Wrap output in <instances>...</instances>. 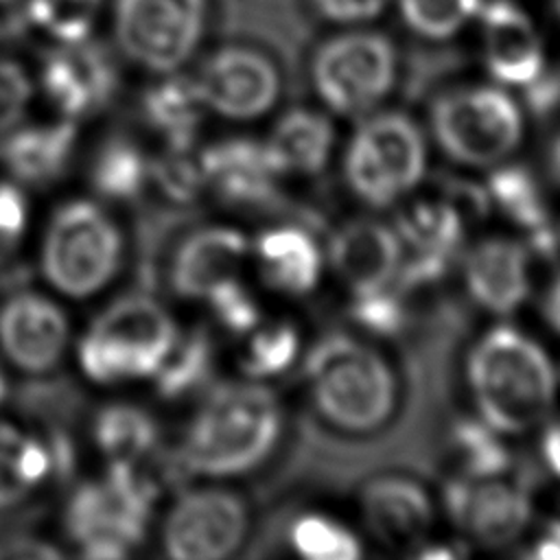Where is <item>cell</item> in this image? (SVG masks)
Instances as JSON below:
<instances>
[{
  "mask_svg": "<svg viewBox=\"0 0 560 560\" xmlns=\"http://www.w3.org/2000/svg\"><path fill=\"white\" fill-rule=\"evenodd\" d=\"M483 59L501 85L527 88L545 72V48L532 18L512 0L479 9Z\"/></svg>",
  "mask_w": 560,
  "mask_h": 560,
  "instance_id": "2e32d148",
  "label": "cell"
},
{
  "mask_svg": "<svg viewBox=\"0 0 560 560\" xmlns=\"http://www.w3.org/2000/svg\"><path fill=\"white\" fill-rule=\"evenodd\" d=\"M18 24L50 46H68L96 37L105 24L107 0H18Z\"/></svg>",
  "mask_w": 560,
  "mask_h": 560,
  "instance_id": "4316f807",
  "label": "cell"
},
{
  "mask_svg": "<svg viewBox=\"0 0 560 560\" xmlns=\"http://www.w3.org/2000/svg\"><path fill=\"white\" fill-rule=\"evenodd\" d=\"M52 470L48 446L22 429L0 422V510L26 501Z\"/></svg>",
  "mask_w": 560,
  "mask_h": 560,
  "instance_id": "83f0119b",
  "label": "cell"
},
{
  "mask_svg": "<svg viewBox=\"0 0 560 560\" xmlns=\"http://www.w3.org/2000/svg\"><path fill=\"white\" fill-rule=\"evenodd\" d=\"M280 407L256 383L214 389L195 413L182 448V464L195 475L228 477L254 468L276 444Z\"/></svg>",
  "mask_w": 560,
  "mask_h": 560,
  "instance_id": "7a4b0ae2",
  "label": "cell"
},
{
  "mask_svg": "<svg viewBox=\"0 0 560 560\" xmlns=\"http://www.w3.org/2000/svg\"><path fill=\"white\" fill-rule=\"evenodd\" d=\"M70 341L61 306L35 291H18L0 306V350L11 365L28 374L57 368Z\"/></svg>",
  "mask_w": 560,
  "mask_h": 560,
  "instance_id": "5bb4252c",
  "label": "cell"
},
{
  "mask_svg": "<svg viewBox=\"0 0 560 560\" xmlns=\"http://www.w3.org/2000/svg\"><path fill=\"white\" fill-rule=\"evenodd\" d=\"M442 197L455 208V212L459 214V219L464 221L466 228L481 221L490 212V206H492L486 188H481L472 182H464V179L446 182Z\"/></svg>",
  "mask_w": 560,
  "mask_h": 560,
  "instance_id": "b9f144b4",
  "label": "cell"
},
{
  "mask_svg": "<svg viewBox=\"0 0 560 560\" xmlns=\"http://www.w3.org/2000/svg\"><path fill=\"white\" fill-rule=\"evenodd\" d=\"M389 0H313L319 18L335 24H363L376 20Z\"/></svg>",
  "mask_w": 560,
  "mask_h": 560,
  "instance_id": "7bdbcfd3",
  "label": "cell"
},
{
  "mask_svg": "<svg viewBox=\"0 0 560 560\" xmlns=\"http://www.w3.org/2000/svg\"><path fill=\"white\" fill-rule=\"evenodd\" d=\"M350 317L368 332L392 337L405 326V306L400 291L392 284L381 291L352 295Z\"/></svg>",
  "mask_w": 560,
  "mask_h": 560,
  "instance_id": "74e56055",
  "label": "cell"
},
{
  "mask_svg": "<svg viewBox=\"0 0 560 560\" xmlns=\"http://www.w3.org/2000/svg\"><path fill=\"white\" fill-rule=\"evenodd\" d=\"M451 453L462 477L468 479L499 477L510 466V453L499 431L483 420H457L451 431Z\"/></svg>",
  "mask_w": 560,
  "mask_h": 560,
  "instance_id": "d6a6232c",
  "label": "cell"
},
{
  "mask_svg": "<svg viewBox=\"0 0 560 560\" xmlns=\"http://www.w3.org/2000/svg\"><path fill=\"white\" fill-rule=\"evenodd\" d=\"M332 125L311 109L287 112L265 142L267 158L276 175H315L332 149Z\"/></svg>",
  "mask_w": 560,
  "mask_h": 560,
  "instance_id": "cb8c5ba5",
  "label": "cell"
},
{
  "mask_svg": "<svg viewBox=\"0 0 560 560\" xmlns=\"http://www.w3.org/2000/svg\"><path fill=\"white\" fill-rule=\"evenodd\" d=\"M208 22V0H107L103 26L122 63L160 77L190 63Z\"/></svg>",
  "mask_w": 560,
  "mask_h": 560,
  "instance_id": "5b68a950",
  "label": "cell"
},
{
  "mask_svg": "<svg viewBox=\"0 0 560 560\" xmlns=\"http://www.w3.org/2000/svg\"><path fill=\"white\" fill-rule=\"evenodd\" d=\"M468 381L481 420L499 433L529 431L553 407L556 372L547 352L512 326H497L475 343Z\"/></svg>",
  "mask_w": 560,
  "mask_h": 560,
  "instance_id": "6da1fadb",
  "label": "cell"
},
{
  "mask_svg": "<svg viewBox=\"0 0 560 560\" xmlns=\"http://www.w3.org/2000/svg\"><path fill=\"white\" fill-rule=\"evenodd\" d=\"M149 166L140 144L127 136L107 138L90 162V184L109 201L136 199L149 182Z\"/></svg>",
  "mask_w": 560,
  "mask_h": 560,
  "instance_id": "f546056e",
  "label": "cell"
},
{
  "mask_svg": "<svg viewBox=\"0 0 560 560\" xmlns=\"http://www.w3.org/2000/svg\"><path fill=\"white\" fill-rule=\"evenodd\" d=\"M120 260V230L96 201L70 199L48 219L39 269L57 293L74 300L96 295L114 280Z\"/></svg>",
  "mask_w": 560,
  "mask_h": 560,
  "instance_id": "8992f818",
  "label": "cell"
},
{
  "mask_svg": "<svg viewBox=\"0 0 560 560\" xmlns=\"http://www.w3.org/2000/svg\"><path fill=\"white\" fill-rule=\"evenodd\" d=\"M18 4V0H0V13H7V11H13Z\"/></svg>",
  "mask_w": 560,
  "mask_h": 560,
  "instance_id": "681fc988",
  "label": "cell"
},
{
  "mask_svg": "<svg viewBox=\"0 0 560 560\" xmlns=\"http://www.w3.org/2000/svg\"><path fill=\"white\" fill-rule=\"evenodd\" d=\"M260 273L265 282L289 295L313 291L322 273V254L302 228H273L256 241Z\"/></svg>",
  "mask_w": 560,
  "mask_h": 560,
  "instance_id": "d4e9b609",
  "label": "cell"
},
{
  "mask_svg": "<svg viewBox=\"0 0 560 560\" xmlns=\"http://www.w3.org/2000/svg\"><path fill=\"white\" fill-rule=\"evenodd\" d=\"M289 542L295 553L308 560H357L361 556L357 536L322 514L300 516L291 525Z\"/></svg>",
  "mask_w": 560,
  "mask_h": 560,
  "instance_id": "836d02e7",
  "label": "cell"
},
{
  "mask_svg": "<svg viewBox=\"0 0 560 560\" xmlns=\"http://www.w3.org/2000/svg\"><path fill=\"white\" fill-rule=\"evenodd\" d=\"M481 4V0H398L402 22L427 39L455 37Z\"/></svg>",
  "mask_w": 560,
  "mask_h": 560,
  "instance_id": "d590c367",
  "label": "cell"
},
{
  "mask_svg": "<svg viewBox=\"0 0 560 560\" xmlns=\"http://www.w3.org/2000/svg\"><path fill=\"white\" fill-rule=\"evenodd\" d=\"M77 133V120L63 116L55 122L15 125L2 133L0 162L20 184H52L70 164Z\"/></svg>",
  "mask_w": 560,
  "mask_h": 560,
  "instance_id": "7402d4cb",
  "label": "cell"
},
{
  "mask_svg": "<svg viewBox=\"0 0 560 560\" xmlns=\"http://www.w3.org/2000/svg\"><path fill=\"white\" fill-rule=\"evenodd\" d=\"M247 238L225 225L192 232L171 262V287L184 300H206L217 287L238 278Z\"/></svg>",
  "mask_w": 560,
  "mask_h": 560,
  "instance_id": "d6986e66",
  "label": "cell"
},
{
  "mask_svg": "<svg viewBox=\"0 0 560 560\" xmlns=\"http://www.w3.org/2000/svg\"><path fill=\"white\" fill-rule=\"evenodd\" d=\"M300 337L289 322H273L252 330L241 368L252 378H269L289 370L298 357Z\"/></svg>",
  "mask_w": 560,
  "mask_h": 560,
  "instance_id": "e575fe53",
  "label": "cell"
},
{
  "mask_svg": "<svg viewBox=\"0 0 560 560\" xmlns=\"http://www.w3.org/2000/svg\"><path fill=\"white\" fill-rule=\"evenodd\" d=\"M212 370V341L206 330L197 328L188 335H177L171 352L151 376L155 389L166 400L184 398L201 387Z\"/></svg>",
  "mask_w": 560,
  "mask_h": 560,
  "instance_id": "1f68e13d",
  "label": "cell"
},
{
  "mask_svg": "<svg viewBox=\"0 0 560 560\" xmlns=\"http://www.w3.org/2000/svg\"><path fill=\"white\" fill-rule=\"evenodd\" d=\"M396 46L374 31H348L326 39L313 57V85L337 114L370 112L394 88Z\"/></svg>",
  "mask_w": 560,
  "mask_h": 560,
  "instance_id": "30bf717a",
  "label": "cell"
},
{
  "mask_svg": "<svg viewBox=\"0 0 560 560\" xmlns=\"http://www.w3.org/2000/svg\"><path fill=\"white\" fill-rule=\"evenodd\" d=\"M549 162H551V171H553L556 179H560V138L551 147V160Z\"/></svg>",
  "mask_w": 560,
  "mask_h": 560,
  "instance_id": "7dc6e473",
  "label": "cell"
},
{
  "mask_svg": "<svg viewBox=\"0 0 560 560\" xmlns=\"http://www.w3.org/2000/svg\"><path fill=\"white\" fill-rule=\"evenodd\" d=\"M149 179H153L158 190L175 203H190L206 188L199 153H195L192 147L166 144V149L151 162Z\"/></svg>",
  "mask_w": 560,
  "mask_h": 560,
  "instance_id": "8d00e7d4",
  "label": "cell"
},
{
  "mask_svg": "<svg viewBox=\"0 0 560 560\" xmlns=\"http://www.w3.org/2000/svg\"><path fill=\"white\" fill-rule=\"evenodd\" d=\"M556 9H558V15H560V0H556Z\"/></svg>",
  "mask_w": 560,
  "mask_h": 560,
  "instance_id": "f907efd6",
  "label": "cell"
},
{
  "mask_svg": "<svg viewBox=\"0 0 560 560\" xmlns=\"http://www.w3.org/2000/svg\"><path fill=\"white\" fill-rule=\"evenodd\" d=\"M542 457L547 466L560 477V422L551 424L542 438Z\"/></svg>",
  "mask_w": 560,
  "mask_h": 560,
  "instance_id": "f6af8a7d",
  "label": "cell"
},
{
  "mask_svg": "<svg viewBox=\"0 0 560 560\" xmlns=\"http://www.w3.org/2000/svg\"><path fill=\"white\" fill-rule=\"evenodd\" d=\"M177 335L173 317L160 302L125 295L105 306L79 339V368L98 385L151 378Z\"/></svg>",
  "mask_w": 560,
  "mask_h": 560,
  "instance_id": "277c9868",
  "label": "cell"
},
{
  "mask_svg": "<svg viewBox=\"0 0 560 560\" xmlns=\"http://www.w3.org/2000/svg\"><path fill=\"white\" fill-rule=\"evenodd\" d=\"M361 510L372 536L394 551H418L433 523L427 492L405 477L370 481L361 494Z\"/></svg>",
  "mask_w": 560,
  "mask_h": 560,
  "instance_id": "ac0fdd59",
  "label": "cell"
},
{
  "mask_svg": "<svg viewBox=\"0 0 560 560\" xmlns=\"http://www.w3.org/2000/svg\"><path fill=\"white\" fill-rule=\"evenodd\" d=\"M144 122L171 147H195L203 114L208 112L192 74L171 72L153 77L140 96Z\"/></svg>",
  "mask_w": 560,
  "mask_h": 560,
  "instance_id": "603a6c76",
  "label": "cell"
},
{
  "mask_svg": "<svg viewBox=\"0 0 560 560\" xmlns=\"http://www.w3.org/2000/svg\"><path fill=\"white\" fill-rule=\"evenodd\" d=\"M92 433L107 464H140L158 442L153 418L129 402L103 407L94 418Z\"/></svg>",
  "mask_w": 560,
  "mask_h": 560,
  "instance_id": "f1b7e54d",
  "label": "cell"
},
{
  "mask_svg": "<svg viewBox=\"0 0 560 560\" xmlns=\"http://www.w3.org/2000/svg\"><path fill=\"white\" fill-rule=\"evenodd\" d=\"M140 464H107V472L79 486L66 505V532L88 558H125L149 529L153 481Z\"/></svg>",
  "mask_w": 560,
  "mask_h": 560,
  "instance_id": "52a82bcc",
  "label": "cell"
},
{
  "mask_svg": "<svg viewBox=\"0 0 560 560\" xmlns=\"http://www.w3.org/2000/svg\"><path fill=\"white\" fill-rule=\"evenodd\" d=\"M214 319L232 335H247L260 322V308L254 295L238 282V278L217 287L206 298Z\"/></svg>",
  "mask_w": 560,
  "mask_h": 560,
  "instance_id": "ab89813d",
  "label": "cell"
},
{
  "mask_svg": "<svg viewBox=\"0 0 560 560\" xmlns=\"http://www.w3.org/2000/svg\"><path fill=\"white\" fill-rule=\"evenodd\" d=\"M490 203L497 206L516 228L525 230L529 245L540 254H553L558 234L534 175L518 164L499 166L490 173L486 184Z\"/></svg>",
  "mask_w": 560,
  "mask_h": 560,
  "instance_id": "484cf974",
  "label": "cell"
},
{
  "mask_svg": "<svg viewBox=\"0 0 560 560\" xmlns=\"http://www.w3.org/2000/svg\"><path fill=\"white\" fill-rule=\"evenodd\" d=\"M118 61L112 46L96 37L50 46L39 63L35 83L59 116L79 122L114 98L120 74Z\"/></svg>",
  "mask_w": 560,
  "mask_h": 560,
  "instance_id": "8fae6325",
  "label": "cell"
},
{
  "mask_svg": "<svg viewBox=\"0 0 560 560\" xmlns=\"http://www.w3.org/2000/svg\"><path fill=\"white\" fill-rule=\"evenodd\" d=\"M427 147L416 122L398 112L370 116L346 151V179L368 206H392L424 173Z\"/></svg>",
  "mask_w": 560,
  "mask_h": 560,
  "instance_id": "9c48e42d",
  "label": "cell"
},
{
  "mask_svg": "<svg viewBox=\"0 0 560 560\" xmlns=\"http://www.w3.org/2000/svg\"><path fill=\"white\" fill-rule=\"evenodd\" d=\"M464 221L444 199H418L405 206L396 217V234L411 252L455 256L464 238Z\"/></svg>",
  "mask_w": 560,
  "mask_h": 560,
  "instance_id": "4dcf8cb0",
  "label": "cell"
},
{
  "mask_svg": "<svg viewBox=\"0 0 560 560\" xmlns=\"http://www.w3.org/2000/svg\"><path fill=\"white\" fill-rule=\"evenodd\" d=\"M529 556L538 560H560V521L545 527V532L532 545Z\"/></svg>",
  "mask_w": 560,
  "mask_h": 560,
  "instance_id": "ee69618b",
  "label": "cell"
},
{
  "mask_svg": "<svg viewBox=\"0 0 560 560\" xmlns=\"http://www.w3.org/2000/svg\"><path fill=\"white\" fill-rule=\"evenodd\" d=\"M7 394H9V383H7V376H4V372L0 368V405L7 398Z\"/></svg>",
  "mask_w": 560,
  "mask_h": 560,
  "instance_id": "c3c4849f",
  "label": "cell"
},
{
  "mask_svg": "<svg viewBox=\"0 0 560 560\" xmlns=\"http://www.w3.org/2000/svg\"><path fill=\"white\" fill-rule=\"evenodd\" d=\"M28 225V201L18 184L0 182V265L9 260L22 243Z\"/></svg>",
  "mask_w": 560,
  "mask_h": 560,
  "instance_id": "60d3db41",
  "label": "cell"
},
{
  "mask_svg": "<svg viewBox=\"0 0 560 560\" xmlns=\"http://www.w3.org/2000/svg\"><path fill=\"white\" fill-rule=\"evenodd\" d=\"M206 188L234 206H262L276 197V171L265 144L252 138H228L199 153Z\"/></svg>",
  "mask_w": 560,
  "mask_h": 560,
  "instance_id": "ffe728a7",
  "label": "cell"
},
{
  "mask_svg": "<svg viewBox=\"0 0 560 560\" xmlns=\"http://www.w3.org/2000/svg\"><path fill=\"white\" fill-rule=\"evenodd\" d=\"M545 311H547V319L551 322V326L560 332V280L549 289Z\"/></svg>",
  "mask_w": 560,
  "mask_h": 560,
  "instance_id": "bcb514c9",
  "label": "cell"
},
{
  "mask_svg": "<svg viewBox=\"0 0 560 560\" xmlns=\"http://www.w3.org/2000/svg\"><path fill=\"white\" fill-rule=\"evenodd\" d=\"M35 94V77L9 52H0V133L20 125Z\"/></svg>",
  "mask_w": 560,
  "mask_h": 560,
  "instance_id": "f35d334b",
  "label": "cell"
},
{
  "mask_svg": "<svg viewBox=\"0 0 560 560\" xmlns=\"http://www.w3.org/2000/svg\"><path fill=\"white\" fill-rule=\"evenodd\" d=\"M245 503L223 488H197L177 497L162 523V547L175 560H219L245 536Z\"/></svg>",
  "mask_w": 560,
  "mask_h": 560,
  "instance_id": "7c38bea8",
  "label": "cell"
},
{
  "mask_svg": "<svg viewBox=\"0 0 560 560\" xmlns=\"http://www.w3.org/2000/svg\"><path fill=\"white\" fill-rule=\"evenodd\" d=\"M444 505L453 523L483 547H503L516 540L532 514L527 492L499 477L448 481Z\"/></svg>",
  "mask_w": 560,
  "mask_h": 560,
  "instance_id": "9a60e30c",
  "label": "cell"
},
{
  "mask_svg": "<svg viewBox=\"0 0 560 560\" xmlns=\"http://www.w3.org/2000/svg\"><path fill=\"white\" fill-rule=\"evenodd\" d=\"M319 413L343 431H372L394 409L396 383L387 363L346 335L322 337L304 361Z\"/></svg>",
  "mask_w": 560,
  "mask_h": 560,
  "instance_id": "3957f363",
  "label": "cell"
},
{
  "mask_svg": "<svg viewBox=\"0 0 560 560\" xmlns=\"http://www.w3.org/2000/svg\"><path fill=\"white\" fill-rule=\"evenodd\" d=\"M192 79L206 109L232 120L262 116L280 94V77L271 59L247 46L212 50Z\"/></svg>",
  "mask_w": 560,
  "mask_h": 560,
  "instance_id": "4fadbf2b",
  "label": "cell"
},
{
  "mask_svg": "<svg viewBox=\"0 0 560 560\" xmlns=\"http://www.w3.org/2000/svg\"><path fill=\"white\" fill-rule=\"evenodd\" d=\"M470 298L490 313L508 315L529 295V262L525 245L492 236L470 249L464 262Z\"/></svg>",
  "mask_w": 560,
  "mask_h": 560,
  "instance_id": "44dd1931",
  "label": "cell"
},
{
  "mask_svg": "<svg viewBox=\"0 0 560 560\" xmlns=\"http://www.w3.org/2000/svg\"><path fill=\"white\" fill-rule=\"evenodd\" d=\"M431 127L442 151L468 166H494L523 138L516 101L499 88H459L431 107Z\"/></svg>",
  "mask_w": 560,
  "mask_h": 560,
  "instance_id": "ba28073f",
  "label": "cell"
},
{
  "mask_svg": "<svg viewBox=\"0 0 560 560\" xmlns=\"http://www.w3.org/2000/svg\"><path fill=\"white\" fill-rule=\"evenodd\" d=\"M387 225L372 219H354L330 238V265L352 295L381 291L394 284L402 247Z\"/></svg>",
  "mask_w": 560,
  "mask_h": 560,
  "instance_id": "e0dca14e",
  "label": "cell"
}]
</instances>
